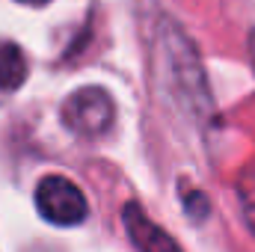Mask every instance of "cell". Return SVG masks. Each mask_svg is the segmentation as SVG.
Wrapping results in <instances>:
<instances>
[{"label": "cell", "instance_id": "6da1fadb", "mask_svg": "<svg viewBox=\"0 0 255 252\" xmlns=\"http://www.w3.org/2000/svg\"><path fill=\"white\" fill-rule=\"evenodd\" d=\"M116 107L101 86H83L71 92L63 104V122L77 136H101L113 127Z\"/></svg>", "mask_w": 255, "mask_h": 252}, {"label": "cell", "instance_id": "7a4b0ae2", "mask_svg": "<svg viewBox=\"0 0 255 252\" xmlns=\"http://www.w3.org/2000/svg\"><path fill=\"white\" fill-rule=\"evenodd\" d=\"M36 208L54 226H77L89 214V205H86L80 187L63 175L42 178V184L36 187Z\"/></svg>", "mask_w": 255, "mask_h": 252}, {"label": "cell", "instance_id": "3957f363", "mask_svg": "<svg viewBox=\"0 0 255 252\" xmlns=\"http://www.w3.org/2000/svg\"><path fill=\"white\" fill-rule=\"evenodd\" d=\"M122 220H125L128 238L133 241V247L139 252H181V247L160 229L148 220V214L136 205V202H128L125 211H122Z\"/></svg>", "mask_w": 255, "mask_h": 252}, {"label": "cell", "instance_id": "277c9868", "mask_svg": "<svg viewBox=\"0 0 255 252\" xmlns=\"http://www.w3.org/2000/svg\"><path fill=\"white\" fill-rule=\"evenodd\" d=\"M27 57L15 42H0V89L3 92H15L24 80H27Z\"/></svg>", "mask_w": 255, "mask_h": 252}, {"label": "cell", "instance_id": "5b68a950", "mask_svg": "<svg viewBox=\"0 0 255 252\" xmlns=\"http://www.w3.org/2000/svg\"><path fill=\"white\" fill-rule=\"evenodd\" d=\"M18 3H27V6H45V3H51V0H18Z\"/></svg>", "mask_w": 255, "mask_h": 252}, {"label": "cell", "instance_id": "8992f818", "mask_svg": "<svg viewBox=\"0 0 255 252\" xmlns=\"http://www.w3.org/2000/svg\"><path fill=\"white\" fill-rule=\"evenodd\" d=\"M247 214H250V223H253V229H255V205H250V208H247Z\"/></svg>", "mask_w": 255, "mask_h": 252}, {"label": "cell", "instance_id": "52a82bcc", "mask_svg": "<svg viewBox=\"0 0 255 252\" xmlns=\"http://www.w3.org/2000/svg\"><path fill=\"white\" fill-rule=\"evenodd\" d=\"M253 48H255V39H253Z\"/></svg>", "mask_w": 255, "mask_h": 252}]
</instances>
